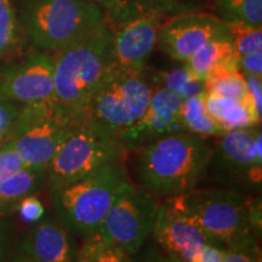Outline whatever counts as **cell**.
<instances>
[{
    "label": "cell",
    "mask_w": 262,
    "mask_h": 262,
    "mask_svg": "<svg viewBox=\"0 0 262 262\" xmlns=\"http://www.w3.org/2000/svg\"><path fill=\"white\" fill-rule=\"evenodd\" d=\"M28 49L27 37L19 24L14 0H0V61L21 56Z\"/></svg>",
    "instance_id": "20"
},
{
    "label": "cell",
    "mask_w": 262,
    "mask_h": 262,
    "mask_svg": "<svg viewBox=\"0 0 262 262\" xmlns=\"http://www.w3.org/2000/svg\"><path fill=\"white\" fill-rule=\"evenodd\" d=\"M18 245L35 262H75L78 251L72 232L52 216L33 225Z\"/></svg>",
    "instance_id": "16"
},
{
    "label": "cell",
    "mask_w": 262,
    "mask_h": 262,
    "mask_svg": "<svg viewBox=\"0 0 262 262\" xmlns=\"http://www.w3.org/2000/svg\"><path fill=\"white\" fill-rule=\"evenodd\" d=\"M165 6L152 2L139 6L111 25L113 28V64L143 73L157 47Z\"/></svg>",
    "instance_id": "11"
},
{
    "label": "cell",
    "mask_w": 262,
    "mask_h": 262,
    "mask_svg": "<svg viewBox=\"0 0 262 262\" xmlns=\"http://www.w3.org/2000/svg\"><path fill=\"white\" fill-rule=\"evenodd\" d=\"M22 104L0 98V146L9 140Z\"/></svg>",
    "instance_id": "30"
},
{
    "label": "cell",
    "mask_w": 262,
    "mask_h": 262,
    "mask_svg": "<svg viewBox=\"0 0 262 262\" xmlns=\"http://www.w3.org/2000/svg\"><path fill=\"white\" fill-rule=\"evenodd\" d=\"M157 262H173L172 260H170L168 256H165L164 254L158 253V258H157Z\"/></svg>",
    "instance_id": "38"
},
{
    "label": "cell",
    "mask_w": 262,
    "mask_h": 262,
    "mask_svg": "<svg viewBox=\"0 0 262 262\" xmlns=\"http://www.w3.org/2000/svg\"><path fill=\"white\" fill-rule=\"evenodd\" d=\"M158 253L157 249L155 248H148L147 250L142 251V253H136L129 256L127 262H157L158 258Z\"/></svg>",
    "instance_id": "36"
},
{
    "label": "cell",
    "mask_w": 262,
    "mask_h": 262,
    "mask_svg": "<svg viewBox=\"0 0 262 262\" xmlns=\"http://www.w3.org/2000/svg\"><path fill=\"white\" fill-rule=\"evenodd\" d=\"M183 63L203 80L219 72L241 71L232 37L215 39L208 42Z\"/></svg>",
    "instance_id": "18"
},
{
    "label": "cell",
    "mask_w": 262,
    "mask_h": 262,
    "mask_svg": "<svg viewBox=\"0 0 262 262\" xmlns=\"http://www.w3.org/2000/svg\"><path fill=\"white\" fill-rule=\"evenodd\" d=\"M150 95L152 86L143 73L112 64L90 98L84 120L119 140L143 117Z\"/></svg>",
    "instance_id": "5"
},
{
    "label": "cell",
    "mask_w": 262,
    "mask_h": 262,
    "mask_svg": "<svg viewBox=\"0 0 262 262\" xmlns=\"http://www.w3.org/2000/svg\"><path fill=\"white\" fill-rule=\"evenodd\" d=\"M214 8L226 24L262 26V0H214Z\"/></svg>",
    "instance_id": "23"
},
{
    "label": "cell",
    "mask_w": 262,
    "mask_h": 262,
    "mask_svg": "<svg viewBox=\"0 0 262 262\" xmlns=\"http://www.w3.org/2000/svg\"><path fill=\"white\" fill-rule=\"evenodd\" d=\"M181 120L187 133L203 139L220 136L225 133L206 111L204 94L182 100Z\"/></svg>",
    "instance_id": "21"
},
{
    "label": "cell",
    "mask_w": 262,
    "mask_h": 262,
    "mask_svg": "<svg viewBox=\"0 0 262 262\" xmlns=\"http://www.w3.org/2000/svg\"><path fill=\"white\" fill-rule=\"evenodd\" d=\"M225 248L214 243H208L192 257L191 262H222Z\"/></svg>",
    "instance_id": "35"
},
{
    "label": "cell",
    "mask_w": 262,
    "mask_h": 262,
    "mask_svg": "<svg viewBox=\"0 0 262 262\" xmlns=\"http://www.w3.org/2000/svg\"><path fill=\"white\" fill-rule=\"evenodd\" d=\"M158 203L155 196L125 179L118 187L112 205L98 233L127 256L139 253L152 234Z\"/></svg>",
    "instance_id": "8"
},
{
    "label": "cell",
    "mask_w": 262,
    "mask_h": 262,
    "mask_svg": "<svg viewBox=\"0 0 262 262\" xmlns=\"http://www.w3.org/2000/svg\"><path fill=\"white\" fill-rule=\"evenodd\" d=\"M163 254L173 262H191L205 244L210 243L185 194L165 198L158 204L152 234Z\"/></svg>",
    "instance_id": "13"
},
{
    "label": "cell",
    "mask_w": 262,
    "mask_h": 262,
    "mask_svg": "<svg viewBox=\"0 0 262 262\" xmlns=\"http://www.w3.org/2000/svg\"><path fill=\"white\" fill-rule=\"evenodd\" d=\"M11 250V224L6 216H0V262L9 261Z\"/></svg>",
    "instance_id": "34"
},
{
    "label": "cell",
    "mask_w": 262,
    "mask_h": 262,
    "mask_svg": "<svg viewBox=\"0 0 262 262\" xmlns=\"http://www.w3.org/2000/svg\"><path fill=\"white\" fill-rule=\"evenodd\" d=\"M126 148L119 140L93 123L74 127L51 159L45 183L49 194L122 158Z\"/></svg>",
    "instance_id": "6"
},
{
    "label": "cell",
    "mask_w": 262,
    "mask_h": 262,
    "mask_svg": "<svg viewBox=\"0 0 262 262\" xmlns=\"http://www.w3.org/2000/svg\"><path fill=\"white\" fill-rule=\"evenodd\" d=\"M136 150L140 187L165 198L196 188L208 172L212 155L206 139L189 133L160 137Z\"/></svg>",
    "instance_id": "2"
},
{
    "label": "cell",
    "mask_w": 262,
    "mask_h": 262,
    "mask_svg": "<svg viewBox=\"0 0 262 262\" xmlns=\"http://www.w3.org/2000/svg\"><path fill=\"white\" fill-rule=\"evenodd\" d=\"M205 93L244 100L248 97L244 74L241 71H225L209 75L204 80Z\"/></svg>",
    "instance_id": "25"
},
{
    "label": "cell",
    "mask_w": 262,
    "mask_h": 262,
    "mask_svg": "<svg viewBox=\"0 0 262 262\" xmlns=\"http://www.w3.org/2000/svg\"><path fill=\"white\" fill-rule=\"evenodd\" d=\"M101 6L106 12V19L110 24L117 22L124 17L131 10L139 8L141 5L148 4L153 0H85Z\"/></svg>",
    "instance_id": "28"
},
{
    "label": "cell",
    "mask_w": 262,
    "mask_h": 262,
    "mask_svg": "<svg viewBox=\"0 0 262 262\" xmlns=\"http://www.w3.org/2000/svg\"><path fill=\"white\" fill-rule=\"evenodd\" d=\"M54 103L75 124L84 114L103 75L113 64V28L104 19L89 33L52 54Z\"/></svg>",
    "instance_id": "1"
},
{
    "label": "cell",
    "mask_w": 262,
    "mask_h": 262,
    "mask_svg": "<svg viewBox=\"0 0 262 262\" xmlns=\"http://www.w3.org/2000/svg\"><path fill=\"white\" fill-rule=\"evenodd\" d=\"M27 166L8 140L0 146V181Z\"/></svg>",
    "instance_id": "31"
},
{
    "label": "cell",
    "mask_w": 262,
    "mask_h": 262,
    "mask_svg": "<svg viewBox=\"0 0 262 262\" xmlns=\"http://www.w3.org/2000/svg\"><path fill=\"white\" fill-rule=\"evenodd\" d=\"M77 125L58 111L54 101L22 104L9 141L26 165L48 169Z\"/></svg>",
    "instance_id": "7"
},
{
    "label": "cell",
    "mask_w": 262,
    "mask_h": 262,
    "mask_svg": "<svg viewBox=\"0 0 262 262\" xmlns=\"http://www.w3.org/2000/svg\"><path fill=\"white\" fill-rule=\"evenodd\" d=\"M8 262H35L27 255V253L17 244L14 250H11Z\"/></svg>",
    "instance_id": "37"
},
{
    "label": "cell",
    "mask_w": 262,
    "mask_h": 262,
    "mask_svg": "<svg viewBox=\"0 0 262 262\" xmlns=\"http://www.w3.org/2000/svg\"><path fill=\"white\" fill-rule=\"evenodd\" d=\"M22 221L27 225H35L45 216V208L37 193L27 195L16 205L15 211Z\"/></svg>",
    "instance_id": "29"
},
{
    "label": "cell",
    "mask_w": 262,
    "mask_h": 262,
    "mask_svg": "<svg viewBox=\"0 0 262 262\" xmlns=\"http://www.w3.org/2000/svg\"><path fill=\"white\" fill-rule=\"evenodd\" d=\"M186 201L210 243L226 248L253 233L251 196L234 189L201 188L185 193Z\"/></svg>",
    "instance_id": "9"
},
{
    "label": "cell",
    "mask_w": 262,
    "mask_h": 262,
    "mask_svg": "<svg viewBox=\"0 0 262 262\" xmlns=\"http://www.w3.org/2000/svg\"><path fill=\"white\" fill-rule=\"evenodd\" d=\"M47 169L25 166L0 181V216L15 211L25 196L38 193L45 183Z\"/></svg>",
    "instance_id": "19"
},
{
    "label": "cell",
    "mask_w": 262,
    "mask_h": 262,
    "mask_svg": "<svg viewBox=\"0 0 262 262\" xmlns=\"http://www.w3.org/2000/svg\"><path fill=\"white\" fill-rule=\"evenodd\" d=\"M239 70L243 71V74L262 78V51H255L239 57Z\"/></svg>",
    "instance_id": "33"
},
{
    "label": "cell",
    "mask_w": 262,
    "mask_h": 262,
    "mask_svg": "<svg viewBox=\"0 0 262 262\" xmlns=\"http://www.w3.org/2000/svg\"><path fill=\"white\" fill-rule=\"evenodd\" d=\"M29 49L54 54L106 19L97 4L85 0H14Z\"/></svg>",
    "instance_id": "3"
},
{
    "label": "cell",
    "mask_w": 262,
    "mask_h": 262,
    "mask_svg": "<svg viewBox=\"0 0 262 262\" xmlns=\"http://www.w3.org/2000/svg\"><path fill=\"white\" fill-rule=\"evenodd\" d=\"M245 84H247L248 96L250 98L251 103L256 111L257 116H262V78L255 77V75L244 74Z\"/></svg>",
    "instance_id": "32"
},
{
    "label": "cell",
    "mask_w": 262,
    "mask_h": 262,
    "mask_svg": "<svg viewBox=\"0 0 262 262\" xmlns=\"http://www.w3.org/2000/svg\"><path fill=\"white\" fill-rule=\"evenodd\" d=\"M222 262H262L261 247L254 233L228 244L225 248Z\"/></svg>",
    "instance_id": "27"
},
{
    "label": "cell",
    "mask_w": 262,
    "mask_h": 262,
    "mask_svg": "<svg viewBox=\"0 0 262 262\" xmlns=\"http://www.w3.org/2000/svg\"><path fill=\"white\" fill-rule=\"evenodd\" d=\"M126 171L120 160L50 193L57 219L85 238L97 233Z\"/></svg>",
    "instance_id": "4"
},
{
    "label": "cell",
    "mask_w": 262,
    "mask_h": 262,
    "mask_svg": "<svg viewBox=\"0 0 262 262\" xmlns=\"http://www.w3.org/2000/svg\"><path fill=\"white\" fill-rule=\"evenodd\" d=\"M152 83L156 86H162L172 91L182 100L205 94L204 80L196 77L189 68L186 67L185 63L181 67L157 72L153 75Z\"/></svg>",
    "instance_id": "22"
},
{
    "label": "cell",
    "mask_w": 262,
    "mask_h": 262,
    "mask_svg": "<svg viewBox=\"0 0 262 262\" xmlns=\"http://www.w3.org/2000/svg\"><path fill=\"white\" fill-rule=\"evenodd\" d=\"M209 168L216 181L260 189L262 181L261 127L226 131L217 136Z\"/></svg>",
    "instance_id": "10"
},
{
    "label": "cell",
    "mask_w": 262,
    "mask_h": 262,
    "mask_svg": "<svg viewBox=\"0 0 262 262\" xmlns=\"http://www.w3.org/2000/svg\"><path fill=\"white\" fill-rule=\"evenodd\" d=\"M232 34L235 54L238 57L262 51V26H251L247 24H227Z\"/></svg>",
    "instance_id": "26"
},
{
    "label": "cell",
    "mask_w": 262,
    "mask_h": 262,
    "mask_svg": "<svg viewBox=\"0 0 262 262\" xmlns=\"http://www.w3.org/2000/svg\"><path fill=\"white\" fill-rule=\"evenodd\" d=\"M204 103L206 111L225 133L260 126L261 124V117L257 116L249 96L239 100L205 93Z\"/></svg>",
    "instance_id": "17"
},
{
    "label": "cell",
    "mask_w": 262,
    "mask_h": 262,
    "mask_svg": "<svg viewBox=\"0 0 262 262\" xmlns=\"http://www.w3.org/2000/svg\"><path fill=\"white\" fill-rule=\"evenodd\" d=\"M181 97L155 85L143 117L120 136L122 145L137 149L160 137L187 133L181 120Z\"/></svg>",
    "instance_id": "15"
},
{
    "label": "cell",
    "mask_w": 262,
    "mask_h": 262,
    "mask_svg": "<svg viewBox=\"0 0 262 262\" xmlns=\"http://www.w3.org/2000/svg\"><path fill=\"white\" fill-rule=\"evenodd\" d=\"M231 37L228 25L217 16L187 12L163 21L157 47L166 56L183 63L208 42Z\"/></svg>",
    "instance_id": "14"
},
{
    "label": "cell",
    "mask_w": 262,
    "mask_h": 262,
    "mask_svg": "<svg viewBox=\"0 0 262 262\" xmlns=\"http://www.w3.org/2000/svg\"><path fill=\"white\" fill-rule=\"evenodd\" d=\"M52 54L28 50L0 61V98L19 104L54 101Z\"/></svg>",
    "instance_id": "12"
},
{
    "label": "cell",
    "mask_w": 262,
    "mask_h": 262,
    "mask_svg": "<svg viewBox=\"0 0 262 262\" xmlns=\"http://www.w3.org/2000/svg\"><path fill=\"white\" fill-rule=\"evenodd\" d=\"M129 256L122 250L104 241L100 233L84 238L78 248L75 262H127Z\"/></svg>",
    "instance_id": "24"
}]
</instances>
